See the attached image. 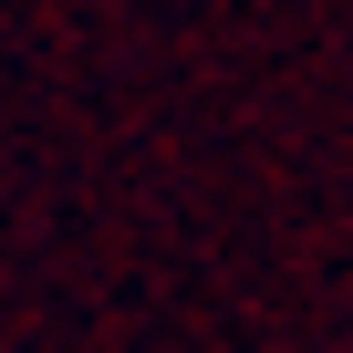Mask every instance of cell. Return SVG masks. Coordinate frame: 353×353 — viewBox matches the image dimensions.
Wrapping results in <instances>:
<instances>
[]
</instances>
